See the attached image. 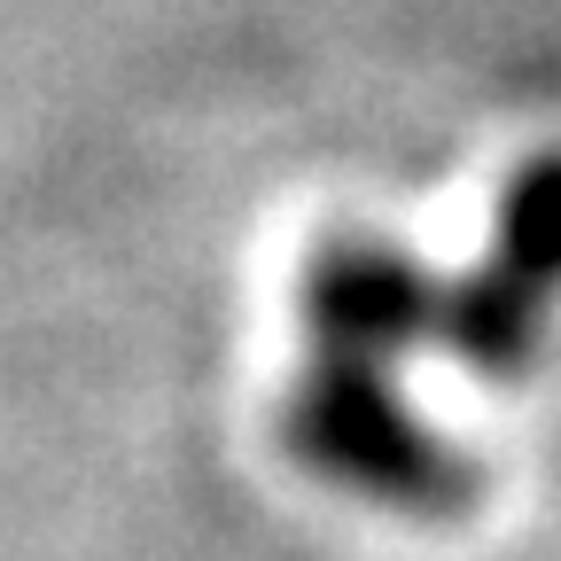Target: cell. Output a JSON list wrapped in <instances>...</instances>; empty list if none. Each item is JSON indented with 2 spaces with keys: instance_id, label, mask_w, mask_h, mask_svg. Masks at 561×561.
I'll return each mask as SVG.
<instances>
[{
  "instance_id": "cell-1",
  "label": "cell",
  "mask_w": 561,
  "mask_h": 561,
  "mask_svg": "<svg viewBox=\"0 0 561 561\" xmlns=\"http://www.w3.org/2000/svg\"><path fill=\"white\" fill-rule=\"evenodd\" d=\"M289 430H297V453L320 476H335L351 491H375V500L445 507L453 491H460V468L445 460V445L421 430L413 413L390 405L382 367H367V359H343L320 382H305Z\"/></svg>"
}]
</instances>
